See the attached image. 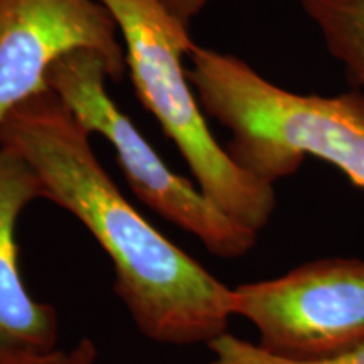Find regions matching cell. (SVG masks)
Instances as JSON below:
<instances>
[{"mask_svg":"<svg viewBox=\"0 0 364 364\" xmlns=\"http://www.w3.org/2000/svg\"><path fill=\"white\" fill-rule=\"evenodd\" d=\"M90 132L51 88L0 124V147L38 172L44 199L66 209L110 258L115 294L144 338L169 346L211 343L228 332L233 289L136 211L100 164Z\"/></svg>","mask_w":364,"mask_h":364,"instance_id":"cell-1","label":"cell"},{"mask_svg":"<svg viewBox=\"0 0 364 364\" xmlns=\"http://www.w3.org/2000/svg\"><path fill=\"white\" fill-rule=\"evenodd\" d=\"M188 78L204 113L231 132L228 154L263 182L297 174L307 157L364 189V93L334 97L280 88L235 54L196 44Z\"/></svg>","mask_w":364,"mask_h":364,"instance_id":"cell-2","label":"cell"},{"mask_svg":"<svg viewBox=\"0 0 364 364\" xmlns=\"http://www.w3.org/2000/svg\"><path fill=\"white\" fill-rule=\"evenodd\" d=\"M120 27L135 93L174 142L198 188L231 220L260 233L277 208L275 189L240 167L208 127L184 58L189 24L162 0H100Z\"/></svg>","mask_w":364,"mask_h":364,"instance_id":"cell-3","label":"cell"},{"mask_svg":"<svg viewBox=\"0 0 364 364\" xmlns=\"http://www.w3.org/2000/svg\"><path fill=\"white\" fill-rule=\"evenodd\" d=\"M110 80L102 56L75 51L48 73V88L75 113L90 134L112 145L130 189L164 220L196 236L218 258L245 257L257 245L258 233L223 213L198 186L171 171L120 110L107 90Z\"/></svg>","mask_w":364,"mask_h":364,"instance_id":"cell-4","label":"cell"},{"mask_svg":"<svg viewBox=\"0 0 364 364\" xmlns=\"http://www.w3.org/2000/svg\"><path fill=\"white\" fill-rule=\"evenodd\" d=\"M233 316L258 346L289 361H317L364 343V260L331 257L233 289Z\"/></svg>","mask_w":364,"mask_h":364,"instance_id":"cell-5","label":"cell"},{"mask_svg":"<svg viewBox=\"0 0 364 364\" xmlns=\"http://www.w3.org/2000/svg\"><path fill=\"white\" fill-rule=\"evenodd\" d=\"M75 51L97 53L110 80L124 78L120 27L100 0H0V124L48 88L49 70Z\"/></svg>","mask_w":364,"mask_h":364,"instance_id":"cell-6","label":"cell"},{"mask_svg":"<svg viewBox=\"0 0 364 364\" xmlns=\"http://www.w3.org/2000/svg\"><path fill=\"white\" fill-rule=\"evenodd\" d=\"M44 186L19 154L0 147V361L41 364L56 358L59 318L27 292L19 268L17 223Z\"/></svg>","mask_w":364,"mask_h":364,"instance_id":"cell-7","label":"cell"},{"mask_svg":"<svg viewBox=\"0 0 364 364\" xmlns=\"http://www.w3.org/2000/svg\"><path fill=\"white\" fill-rule=\"evenodd\" d=\"M346 78L364 93V0H300Z\"/></svg>","mask_w":364,"mask_h":364,"instance_id":"cell-8","label":"cell"},{"mask_svg":"<svg viewBox=\"0 0 364 364\" xmlns=\"http://www.w3.org/2000/svg\"><path fill=\"white\" fill-rule=\"evenodd\" d=\"M208 346L213 353L211 361L208 364H364V343L336 356L306 363L272 356L263 351L258 344L236 338L230 332L218 336L216 339L208 343Z\"/></svg>","mask_w":364,"mask_h":364,"instance_id":"cell-9","label":"cell"},{"mask_svg":"<svg viewBox=\"0 0 364 364\" xmlns=\"http://www.w3.org/2000/svg\"><path fill=\"white\" fill-rule=\"evenodd\" d=\"M98 351L97 346L88 338L81 339L68 351H61L49 364H97Z\"/></svg>","mask_w":364,"mask_h":364,"instance_id":"cell-10","label":"cell"},{"mask_svg":"<svg viewBox=\"0 0 364 364\" xmlns=\"http://www.w3.org/2000/svg\"><path fill=\"white\" fill-rule=\"evenodd\" d=\"M166 4V7L179 17L181 21L191 22L198 14H201L204 6L208 4V0H162Z\"/></svg>","mask_w":364,"mask_h":364,"instance_id":"cell-11","label":"cell"},{"mask_svg":"<svg viewBox=\"0 0 364 364\" xmlns=\"http://www.w3.org/2000/svg\"><path fill=\"white\" fill-rule=\"evenodd\" d=\"M54 359V358H53ZM53 359L51 361H46V363H41V364H49V363H53ZM0 364H27V363H12V361H0Z\"/></svg>","mask_w":364,"mask_h":364,"instance_id":"cell-12","label":"cell"}]
</instances>
